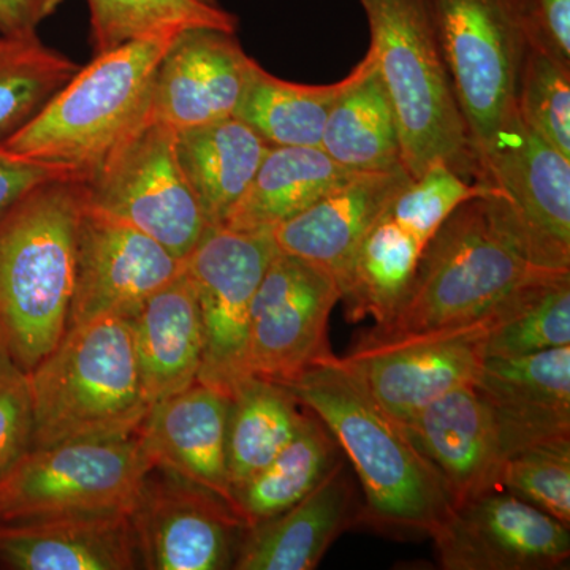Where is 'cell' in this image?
<instances>
[{
  "label": "cell",
  "mask_w": 570,
  "mask_h": 570,
  "mask_svg": "<svg viewBox=\"0 0 570 570\" xmlns=\"http://www.w3.org/2000/svg\"><path fill=\"white\" fill-rule=\"evenodd\" d=\"M328 426L362 483V521L431 535L452 510L448 485L406 428L332 354L284 385Z\"/></svg>",
  "instance_id": "cell-1"
},
{
  "label": "cell",
  "mask_w": 570,
  "mask_h": 570,
  "mask_svg": "<svg viewBox=\"0 0 570 570\" xmlns=\"http://www.w3.org/2000/svg\"><path fill=\"white\" fill-rule=\"evenodd\" d=\"M179 32L129 41L94 56L0 146L11 156L80 181L88 178L149 122L154 80Z\"/></svg>",
  "instance_id": "cell-2"
},
{
  "label": "cell",
  "mask_w": 570,
  "mask_h": 570,
  "mask_svg": "<svg viewBox=\"0 0 570 570\" xmlns=\"http://www.w3.org/2000/svg\"><path fill=\"white\" fill-rule=\"evenodd\" d=\"M82 205L80 179L61 178L0 217V340L26 373L67 332Z\"/></svg>",
  "instance_id": "cell-3"
},
{
  "label": "cell",
  "mask_w": 570,
  "mask_h": 570,
  "mask_svg": "<svg viewBox=\"0 0 570 570\" xmlns=\"http://www.w3.org/2000/svg\"><path fill=\"white\" fill-rule=\"evenodd\" d=\"M370 52L395 111L403 167L417 178L434 163L478 181L466 122L426 0H360Z\"/></svg>",
  "instance_id": "cell-4"
},
{
  "label": "cell",
  "mask_w": 570,
  "mask_h": 570,
  "mask_svg": "<svg viewBox=\"0 0 570 570\" xmlns=\"http://www.w3.org/2000/svg\"><path fill=\"white\" fill-rule=\"evenodd\" d=\"M32 449L80 439L132 436L151 404L142 392L129 317L71 326L29 371Z\"/></svg>",
  "instance_id": "cell-5"
},
{
  "label": "cell",
  "mask_w": 570,
  "mask_h": 570,
  "mask_svg": "<svg viewBox=\"0 0 570 570\" xmlns=\"http://www.w3.org/2000/svg\"><path fill=\"white\" fill-rule=\"evenodd\" d=\"M543 273L499 232L482 197L471 198L423 247L417 272L395 313L358 343L441 332L483 321L519 285Z\"/></svg>",
  "instance_id": "cell-6"
},
{
  "label": "cell",
  "mask_w": 570,
  "mask_h": 570,
  "mask_svg": "<svg viewBox=\"0 0 570 570\" xmlns=\"http://www.w3.org/2000/svg\"><path fill=\"white\" fill-rule=\"evenodd\" d=\"M491 220L528 264L570 272V159L513 115L478 163Z\"/></svg>",
  "instance_id": "cell-7"
},
{
  "label": "cell",
  "mask_w": 570,
  "mask_h": 570,
  "mask_svg": "<svg viewBox=\"0 0 570 570\" xmlns=\"http://www.w3.org/2000/svg\"><path fill=\"white\" fill-rule=\"evenodd\" d=\"M475 163L517 112L527 33L517 0H426ZM479 174V170H478Z\"/></svg>",
  "instance_id": "cell-8"
},
{
  "label": "cell",
  "mask_w": 570,
  "mask_h": 570,
  "mask_svg": "<svg viewBox=\"0 0 570 570\" xmlns=\"http://www.w3.org/2000/svg\"><path fill=\"white\" fill-rule=\"evenodd\" d=\"M149 469L138 433L32 449L0 480V521L129 513Z\"/></svg>",
  "instance_id": "cell-9"
},
{
  "label": "cell",
  "mask_w": 570,
  "mask_h": 570,
  "mask_svg": "<svg viewBox=\"0 0 570 570\" xmlns=\"http://www.w3.org/2000/svg\"><path fill=\"white\" fill-rule=\"evenodd\" d=\"M81 187L86 206L132 225L181 261L208 230L176 156V132L164 124H145Z\"/></svg>",
  "instance_id": "cell-10"
},
{
  "label": "cell",
  "mask_w": 570,
  "mask_h": 570,
  "mask_svg": "<svg viewBox=\"0 0 570 570\" xmlns=\"http://www.w3.org/2000/svg\"><path fill=\"white\" fill-rule=\"evenodd\" d=\"M276 253L272 232L217 227L208 228L184 258V272L193 283L204 332L198 382L225 396L230 397L249 377L250 307Z\"/></svg>",
  "instance_id": "cell-11"
},
{
  "label": "cell",
  "mask_w": 570,
  "mask_h": 570,
  "mask_svg": "<svg viewBox=\"0 0 570 570\" xmlns=\"http://www.w3.org/2000/svg\"><path fill=\"white\" fill-rule=\"evenodd\" d=\"M337 302L333 277L277 250L250 307L249 376L285 385L332 355L328 321Z\"/></svg>",
  "instance_id": "cell-12"
},
{
  "label": "cell",
  "mask_w": 570,
  "mask_h": 570,
  "mask_svg": "<svg viewBox=\"0 0 570 570\" xmlns=\"http://www.w3.org/2000/svg\"><path fill=\"white\" fill-rule=\"evenodd\" d=\"M141 569H234L247 530L235 509L190 480L153 468L129 510Z\"/></svg>",
  "instance_id": "cell-13"
},
{
  "label": "cell",
  "mask_w": 570,
  "mask_h": 570,
  "mask_svg": "<svg viewBox=\"0 0 570 570\" xmlns=\"http://www.w3.org/2000/svg\"><path fill=\"white\" fill-rule=\"evenodd\" d=\"M487 318L382 343L356 341L340 360L404 426L439 397L475 384L485 360Z\"/></svg>",
  "instance_id": "cell-14"
},
{
  "label": "cell",
  "mask_w": 570,
  "mask_h": 570,
  "mask_svg": "<svg viewBox=\"0 0 570 570\" xmlns=\"http://www.w3.org/2000/svg\"><path fill=\"white\" fill-rule=\"evenodd\" d=\"M183 268L184 261L151 236L82 205L67 328L105 316H135Z\"/></svg>",
  "instance_id": "cell-15"
},
{
  "label": "cell",
  "mask_w": 570,
  "mask_h": 570,
  "mask_svg": "<svg viewBox=\"0 0 570 570\" xmlns=\"http://www.w3.org/2000/svg\"><path fill=\"white\" fill-rule=\"evenodd\" d=\"M404 428L444 479L453 505L499 489L510 455L551 439L510 419L475 384L439 397Z\"/></svg>",
  "instance_id": "cell-16"
},
{
  "label": "cell",
  "mask_w": 570,
  "mask_h": 570,
  "mask_svg": "<svg viewBox=\"0 0 570 570\" xmlns=\"http://www.w3.org/2000/svg\"><path fill=\"white\" fill-rule=\"evenodd\" d=\"M431 538L445 570H554L569 564V527L501 489L453 505Z\"/></svg>",
  "instance_id": "cell-17"
},
{
  "label": "cell",
  "mask_w": 570,
  "mask_h": 570,
  "mask_svg": "<svg viewBox=\"0 0 570 570\" xmlns=\"http://www.w3.org/2000/svg\"><path fill=\"white\" fill-rule=\"evenodd\" d=\"M257 63L236 33L208 28L179 32L157 70L149 122L181 132L232 118Z\"/></svg>",
  "instance_id": "cell-18"
},
{
  "label": "cell",
  "mask_w": 570,
  "mask_h": 570,
  "mask_svg": "<svg viewBox=\"0 0 570 570\" xmlns=\"http://www.w3.org/2000/svg\"><path fill=\"white\" fill-rule=\"evenodd\" d=\"M411 179L404 168L356 174L298 216L273 228V242L279 253L302 258L333 277L343 295L363 239Z\"/></svg>",
  "instance_id": "cell-19"
},
{
  "label": "cell",
  "mask_w": 570,
  "mask_h": 570,
  "mask_svg": "<svg viewBox=\"0 0 570 570\" xmlns=\"http://www.w3.org/2000/svg\"><path fill=\"white\" fill-rule=\"evenodd\" d=\"M228 400L194 382L153 404L138 439L151 468L175 472L234 508L227 469Z\"/></svg>",
  "instance_id": "cell-20"
},
{
  "label": "cell",
  "mask_w": 570,
  "mask_h": 570,
  "mask_svg": "<svg viewBox=\"0 0 570 570\" xmlns=\"http://www.w3.org/2000/svg\"><path fill=\"white\" fill-rule=\"evenodd\" d=\"M0 568L141 569L129 513H77L0 521Z\"/></svg>",
  "instance_id": "cell-21"
},
{
  "label": "cell",
  "mask_w": 570,
  "mask_h": 570,
  "mask_svg": "<svg viewBox=\"0 0 570 570\" xmlns=\"http://www.w3.org/2000/svg\"><path fill=\"white\" fill-rule=\"evenodd\" d=\"M346 459L294 508L246 530L236 570H313L335 540L362 521Z\"/></svg>",
  "instance_id": "cell-22"
},
{
  "label": "cell",
  "mask_w": 570,
  "mask_h": 570,
  "mask_svg": "<svg viewBox=\"0 0 570 570\" xmlns=\"http://www.w3.org/2000/svg\"><path fill=\"white\" fill-rule=\"evenodd\" d=\"M130 325L142 392L151 407L198 381L204 332L193 283L184 268L130 317Z\"/></svg>",
  "instance_id": "cell-23"
},
{
  "label": "cell",
  "mask_w": 570,
  "mask_h": 570,
  "mask_svg": "<svg viewBox=\"0 0 570 570\" xmlns=\"http://www.w3.org/2000/svg\"><path fill=\"white\" fill-rule=\"evenodd\" d=\"M269 148L235 116L176 132V156L208 228L224 227Z\"/></svg>",
  "instance_id": "cell-24"
},
{
  "label": "cell",
  "mask_w": 570,
  "mask_h": 570,
  "mask_svg": "<svg viewBox=\"0 0 570 570\" xmlns=\"http://www.w3.org/2000/svg\"><path fill=\"white\" fill-rule=\"evenodd\" d=\"M321 148L355 174L404 168L395 111L370 51L333 105Z\"/></svg>",
  "instance_id": "cell-25"
},
{
  "label": "cell",
  "mask_w": 570,
  "mask_h": 570,
  "mask_svg": "<svg viewBox=\"0 0 570 570\" xmlns=\"http://www.w3.org/2000/svg\"><path fill=\"white\" fill-rule=\"evenodd\" d=\"M355 175L322 148L272 146L224 227L272 232Z\"/></svg>",
  "instance_id": "cell-26"
},
{
  "label": "cell",
  "mask_w": 570,
  "mask_h": 570,
  "mask_svg": "<svg viewBox=\"0 0 570 570\" xmlns=\"http://www.w3.org/2000/svg\"><path fill=\"white\" fill-rule=\"evenodd\" d=\"M475 387L538 436H570V346L485 356Z\"/></svg>",
  "instance_id": "cell-27"
},
{
  "label": "cell",
  "mask_w": 570,
  "mask_h": 570,
  "mask_svg": "<svg viewBox=\"0 0 570 570\" xmlns=\"http://www.w3.org/2000/svg\"><path fill=\"white\" fill-rule=\"evenodd\" d=\"M344 459L346 455L328 426L305 407L292 441L266 466L232 491L235 512L247 530L264 523L294 508Z\"/></svg>",
  "instance_id": "cell-28"
},
{
  "label": "cell",
  "mask_w": 570,
  "mask_h": 570,
  "mask_svg": "<svg viewBox=\"0 0 570 570\" xmlns=\"http://www.w3.org/2000/svg\"><path fill=\"white\" fill-rule=\"evenodd\" d=\"M305 407L284 385L246 377L228 400L227 469L232 491L266 466L295 436Z\"/></svg>",
  "instance_id": "cell-29"
},
{
  "label": "cell",
  "mask_w": 570,
  "mask_h": 570,
  "mask_svg": "<svg viewBox=\"0 0 570 570\" xmlns=\"http://www.w3.org/2000/svg\"><path fill=\"white\" fill-rule=\"evenodd\" d=\"M570 346V272H543L510 292L487 318L485 356Z\"/></svg>",
  "instance_id": "cell-30"
},
{
  "label": "cell",
  "mask_w": 570,
  "mask_h": 570,
  "mask_svg": "<svg viewBox=\"0 0 570 570\" xmlns=\"http://www.w3.org/2000/svg\"><path fill=\"white\" fill-rule=\"evenodd\" d=\"M348 77L332 85H302L277 78L257 63L235 118L272 146L321 148L322 134Z\"/></svg>",
  "instance_id": "cell-31"
},
{
  "label": "cell",
  "mask_w": 570,
  "mask_h": 570,
  "mask_svg": "<svg viewBox=\"0 0 570 570\" xmlns=\"http://www.w3.org/2000/svg\"><path fill=\"white\" fill-rule=\"evenodd\" d=\"M422 253L417 239L384 214L363 239L348 273L341 295L347 318L387 322L406 295Z\"/></svg>",
  "instance_id": "cell-32"
},
{
  "label": "cell",
  "mask_w": 570,
  "mask_h": 570,
  "mask_svg": "<svg viewBox=\"0 0 570 570\" xmlns=\"http://www.w3.org/2000/svg\"><path fill=\"white\" fill-rule=\"evenodd\" d=\"M88 9L94 56L160 33L238 29V18L219 0H88Z\"/></svg>",
  "instance_id": "cell-33"
},
{
  "label": "cell",
  "mask_w": 570,
  "mask_h": 570,
  "mask_svg": "<svg viewBox=\"0 0 570 570\" xmlns=\"http://www.w3.org/2000/svg\"><path fill=\"white\" fill-rule=\"evenodd\" d=\"M78 69L39 36H0V142L31 121Z\"/></svg>",
  "instance_id": "cell-34"
},
{
  "label": "cell",
  "mask_w": 570,
  "mask_h": 570,
  "mask_svg": "<svg viewBox=\"0 0 570 570\" xmlns=\"http://www.w3.org/2000/svg\"><path fill=\"white\" fill-rule=\"evenodd\" d=\"M521 121L570 159V66L528 43L517 82Z\"/></svg>",
  "instance_id": "cell-35"
},
{
  "label": "cell",
  "mask_w": 570,
  "mask_h": 570,
  "mask_svg": "<svg viewBox=\"0 0 570 570\" xmlns=\"http://www.w3.org/2000/svg\"><path fill=\"white\" fill-rule=\"evenodd\" d=\"M498 483L499 489L570 528V436L520 449L502 464Z\"/></svg>",
  "instance_id": "cell-36"
},
{
  "label": "cell",
  "mask_w": 570,
  "mask_h": 570,
  "mask_svg": "<svg viewBox=\"0 0 570 570\" xmlns=\"http://www.w3.org/2000/svg\"><path fill=\"white\" fill-rule=\"evenodd\" d=\"M485 193L482 183L469 181L439 160L396 194L385 216L425 247L461 205Z\"/></svg>",
  "instance_id": "cell-37"
},
{
  "label": "cell",
  "mask_w": 570,
  "mask_h": 570,
  "mask_svg": "<svg viewBox=\"0 0 570 570\" xmlns=\"http://www.w3.org/2000/svg\"><path fill=\"white\" fill-rule=\"evenodd\" d=\"M33 400L29 373L0 340V480L32 450Z\"/></svg>",
  "instance_id": "cell-38"
},
{
  "label": "cell",
  "mask_w": 570,
  "mask_h": 570,
  "mask_svg": "<svg viewBox=\"0 0 570 570\" xmlns=\"http://www.w3.org/2000/svg\"><path fill=\"white\" fill-rule=\"evenodd\" d=\"M528 43L570 66V0H517Z\"/></svg>",
  "instance_id": "cell-39"
},
{
  "label": "cell",
  "mask_w": 570,
  "mask_h": 570,
  "mask_svg": "<svg viewBox=\"0 0 570 570\" xmlns=\"http://www.w3.org/2000/svg\"><path fill=\"white\" fill-rule=\"evenodd\" d=\"M61 178L71 176L47 165L11 156L0 146V217L6 216L18 202L41 184Z\"/></svg>",
  "instance_id": "cell-40"
},
{
  "label": "cell",
  "mask_w": 570,
  "mask_h": 570,
  "mask_svg": "<svg viewBox=\"0 0 570 570\" xmlns=\"http://www.w3.org/2000/svg\"><path fill=\"white\" fill-rule=\"evenodd\" d=\"M67 0H0V36L33 37Z\"/></svg>",
  "instance_id": "cell-41"
}]
</instances>
